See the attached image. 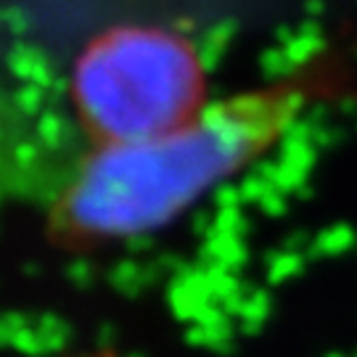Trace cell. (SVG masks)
Wrapping results in <instances>:
<instances>
[{"mask_svg":"<svg viewBox=\"0 0 357 357\" xmlns=\"http://www.w3.org/2000/svg\"><path fill=\"white\" fill-rule=\"evenodd\" d=\"M339 66L318 64L220 96L199 116L146 141L90 146L48 209L64 249H98L169 228L230 178L270 153L336 90Z\"/></svg>","mask_w":357,"mask_h":357,"instance_id":"obj_1","label":"cell"},{"mask_svg":"<svg viewBox=\"0 0 357 357\" xmlns=\"http://www.w3.org/2000/svg\"><path fill=\"white\" fill-rule=\"evenodd\" d=\"M69 106L93 146L146 141L215 101L202 53L162 24H116L90 38L69 72Z\"/></svg>","mask_w":357,"mask_h":357,"instance_id":"obj_2","label":"cell"}]
</instances>
